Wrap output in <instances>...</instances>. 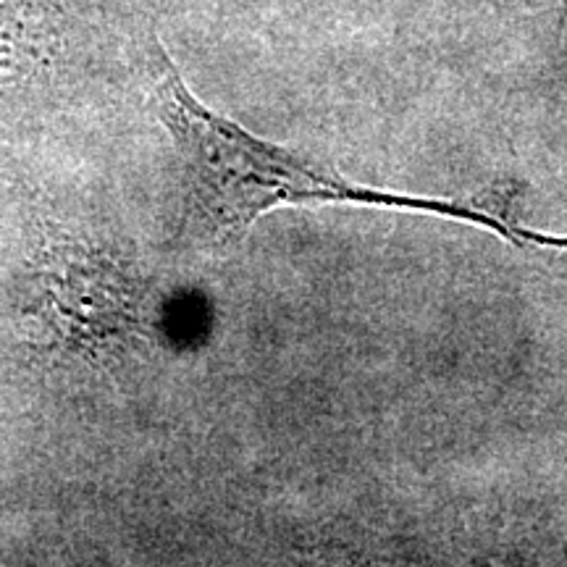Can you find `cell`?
Wrapping results in <instances>:
<instances>
[{
  "instance_id": "6da1fadb",
  "label": "cell",
  "mask_w": 567,
  "mask_h": 567,
  "mask_svg": "<svg viewBox=\"0 0 567 567\" xmlns=\"http://www.w3.org/2000/svg\"><path fill=\"white\" fill-rule=\"evenodd\" d=\"M153 109L172 134L182 163L184 200L193 229L205 243H234L268 210L302 203H352L373 208L434 213L463 224H476L520 247H549L567 252L565 237L523 229L505 213L478 200L415 197L352 184L321 163L284 151L243 126L218 116L197 101L179 71L158 55Z\"/></svg>"
},
{
  "instance_id": "7a4b0ae2",
  "label": "cell",
  "mask_w": 567,
  "mask_h": 567,
  "mask_svg": "<svg viewBox=\"0 0 567 567\" xmlns=\"http://www.w3.org/2000/svg\"><path fill=\"white\" fill-rule=\"evenodd\" d=\"M557 3H565L567 6V0H557Z\"/></svg>"
}]
</instances>
